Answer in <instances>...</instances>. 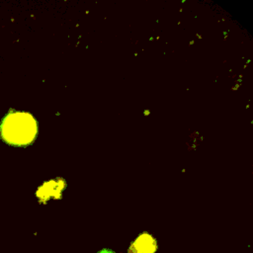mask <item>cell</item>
Masks as SVG:
<instances>
[{
    "mask_svg": "<svg viewBox=\"0 0 253 253\" xmlns=\"http://www.w3.org/2000/svg\"><path fill=\"white\" fill-rule=\"evenodd\" d=\"M37 122L28 113H10L1 124L0 133L9 144L24 146L30 144L37 136Z\"/></svg>",
    "mask_w": 253,
    "mask_h": 253,
    "instance_id": "1",
    "label": "cell"
},
{
    "mask_svg": "<svg viewBox=\"0 0 253 253\" xmlns=\"http://www.w3.org/2000/svg\"><path fill=\"white\" fill-rule=\"evenodd\" d=\"M156 249V240L150 234L143 233L131 243L128 248V253H154Z\"/></svg>",
    "mask_w": 253,
    "mask_h": 253,
    "instance_id": "2",
    "label": "cell"
}]
</instances>
